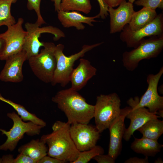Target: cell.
<instances>
[{
    "mask_svg": "<svg viewBox=\"0 0 163 163\" xmlns=\"http://www.w3.org/2000/svg\"><path fill=\"white\" fill-rule=\"evenodd\" d=\"M52 101L64 113L70 125L88 124L94 118V105L87 103L78 91L71 87L57 92Z\"/></svg>",
    "mask_w": 163,
    "mask_h": 163,
    "instance_id": "cell-1",
    "label": "cell"
},
{
    "mask_svg": "<svg viewBox=\"0 0 163 163\" xmlns=\"http://www.w3.org/2000/svg\"><path fill=\"white\" fill-rule=\"evenodd\" d=\"M70 125L67 122L56 121L52 126V132L43 135L40 139L47 145L48 156L72 163L80 152L71 137Z\"/></svg>",
    "mask_w": 163,
    "mask_h": 163,
    "instance_id": "cell-2",
    "label": "cell"
},
{
    "mask_svg": "<svg viewBox=\"0 0 163 163\" xmlns=\"http://www.w3.org/2000/svg\"><path fill=\"white\" fill-rule=\"evenodd\" d=\"M103 43L101 42L91 45H84L79 52L69 56H66L63 53V45L59 44L56 45L54 53L56 60V67L51 83L52 85L54 86L59 84L62 87L66 86L70 82L75 61L84 56L87 52Z\"/></svg>",
    "mask_w": 163,
    "mask_h": 163,
    "instance_id": "cell-3",
    "label": "cell"
},
{
    "mask_svg": "<svg viewBox=\"0 0 163 163\" xmlns=\"http://www.w3.org/2000/svg\"><path fill=\"white\" fill-rule=\"evenodd\" d=\"M163 49V35L152 36L146 39L144 38L136 47L123 53V65L127 70L133 71L141 61L156 57Z\"/></svg>",
    "mask_w": 163,
    "mask_h": 163,
    "instance_id": "cell-4",
    "label": "cell"
},
{
    "mask_svg": "<svg viewBox=\"0 0 163 163\" xmlns=\"http://www.w3.org/2000/svg\"><path fill=\"white\" fill-rule=\"evenodd\" d=\"M121 104L120 98L116 93L101 94L97 96L94 117L95 127L100 133L108 129L119 116L121 110Z\"/></svg>",
    "mask_w": 163,
    "mask_h": 163,
    "instance_id": "cell-5",
    "label": "cell"
},
{
    "mask_svg": "<svg viewBox=\"0 0 163 163\" xmlns=\"http://www.w3.org/2000/svg\"><path fill=\"white\" fill-rule=\"evenodd\" d=\"M43 49L36 56L28 59L34 75L45 83H51L56 67L54 51L55 45L52 42H43Z\"/></svg>",
    "mask_w": 163,
    "mask_h": 163,
    "instance_id": "cell-6",
    "label": "cell"
},
{
    "mask_svg": "<svg viewBox=\"0 0 163 163\" xmlns=\"http://www.w3.org/2000/svg\"><path fill=\"white\" fill-rule=\"evenodd\" d=\"M7 116L12 120L13 125L8 131L0 128L2 134L5 135L7 137L6 141L0 145V150L13 151L25 133L31 136L39 135L41 129L44 127L31 121L24 122L14 112L8 113Z\"/></svg>",
    "mask_w": 163,
    "mask_h": 163,
    "instance_id": "cell-7",
    "label": "cell"
},
{
    "mask_svg": "<svg viewBox=\"0 0 163 163\" xmlns=\"http://www.w3.org/2000/svg\"><path fill=\"white\" fill-rule=\"evenodd\" d=\"M27 35L23 50L27 54V59L39 53L40 48L43 46V42L39 40V38L43 33H48L54 35V40L57 41L62 37H65L64 33L56 27L48 26L40 27L35 23L29 22L25 24Z\"/></svg>",
    "mask_w": 163,
    "mask_h": 163,
    "instance_id": "cell-8",
    "label": "cell"
},
{
    "mask_svg": "<svg viewBox=\"0 0 163 163\" xmlns=\"http://www.w3.org/2000/svg\"><path fill=\"white\" fill-rule=\"evenodd\" d=\"M127 24L124 27L120 37V40L129 48H135L145 37L163 35L162 13L157 14L149 24L136 31L131 30Z\"/></svg>",
    "mask_w": 163,
    "mask_h": 163,
    "instance_id": "cell-9",
    "label": "cell"
},
{
    "mask_svg": "<svg viewBox=\"0 0 163 163\" xmlns=\"http://www.w3.org/2000/svg\"><path fill=\"white\" fill-rule=\"evenodd\" d=\"M24 22L23 19L20 18L15 24L8 27L5 32L0 34V37L5 43V49L0 60H5L23 50L27 35L26 31L22 27Z\"/></svg>",
    "mask_w": 163,
    "mask_h": 163,
    "instance_id": "cell-10",
    "label": "cell"
},
{
    "mask_svg": "<svg viewBox=\"0 0 163 163\" xmlns=\"http://www.w3.org/2000/svg\"><path fill=\"white\" fill-rule=\"evenodd\" d=\"M70 135L75 146L80 152L89 150L96 145L100 133L95 127L75 123L70 125Z\"/></svg>",
    "mask_w": 163,
    "mask_h": 163,
    "instance_id": "cell-11",
    "label": "cell"
},
{
    "mask_svg": "<svg viewBox=\"0 0 163 163\" xmlns=\"http://www.w3.org/2000/svg\"><path fill=\"white\" fill-rule=\"evenodd\" d=\"M139 98L136 96L134 98H130L127 101L130 107L126 117L130 120L128 127L125 129L123 138L129 141L134 133L149 120L159 117L157 114L151 113L145 107H138L136 104Z\"/></svg>",
    "mask_w": 163,
    "mask_h": 163,
    "instance_id": "cell-12",
    "label": "cell"
},
{
    "mask_svg": "<svg viewBox=\"0 0 163 163\" xmlns=\"http://www.w3.org/2000/svg\"><path fill=\"white\" fill-rule=\"evenodd\" d=\"M163 74L162 67L156 74L148 75L147 89L137 103V107H147L149 112L156 114L158 111L163 110V97L160 96L158 92V83Z\"/></svg>",
    "mask_w": 163,
    "mask_h": 163,
    "instance_id": "cell-13",
    "label": "cell"
},
{
    "mask_svg": "<svg viewBox=\"0 0 163 163\" xmlns=\"http://www.w3.org/2000/svg\"><path fill=\"white\" fill-rule=\"evenodd\" d=\"M130 108L129 107H126L121 109L119 115L108 128L110 138L108 154L115 160L121 152L122 140L125 128L124 120Z\"/></svg>",
    "mask_w": 163,
    "mask_h": 163,
    "instance_id": "cell-14",
    "label": "cell"
},
{
    "mask_svg": "<svg viewBox=\"0 0 163 163\" xmlns=\"http://www.w3.org/2000/svg\"><path fill=\"white\" fill-rule=\"evenodd\" d=\"M27 59L24 50L7 59L0 73V80L4 82L18 83L23 80L22 69L24 62Z\"/></svg>",
    "mask_w": 163,
    "mask_h": 163,
    "instance_id": "cell-15",
    "label": "cell"
},
{
    "mask_svg": "<svg viewBox=\"0 0 163 163\" xmlns=\"http://www.w3.org/2000/svg\"><path fill=\"white\" fill-rule=\"evenodd\" d=\"M135 11L133 4L123 0L116 9L108 7L110 17V33L121 31L125 26L128 24Z\"/></svg>",
    "mask_w": 163,
    "mask_h": 163,
    "instance_id": "cell-16",
    "label": "cell"
},
{
    "mask_svg": "<svg viewBox=\"0 0 163 163\" xmlns=\"http://www.w3.org/2000/svg\"><path fill=\"white\" fill-rule=\"evenodd\" d=\"M97 71V69L88 60L80 59L78 65L74 69L71 74V88L77 91L81 90L89 80L96 75Z\"/></svg>",
    "mask_w": 163,
    "mask_h": 163,
    "instance_id": "cell-17",
    "label": "cell"
},
{
    "mask_svg": "<svg viewBox=\"0 0 163 163\" xmlns=\"http://www.w3.org/2000/svg\"><path fill=\"white\" fill-rule=\"evenodd\" d=\"M57 12L58 19L64 27H75L78 30H83L85 28L82 23L93 26L92 23L97 21L95 19L100 18L98 14L94 16L86 17L74 11H65L59 10Z\"/></svg>",
    "mask_w": 163,
    "mask_h": 163,
    "instance_id": "cell-18",
    "label": "cell"
},
{
    "mask_svg": "<svg viewBox=\"0 0 163 163\" xmlns=\"http://www.w3.org/2000/svg\"><path fill=\"white\" fill-rule=\"evenodd\" d=\"M163 146L158 140L142 136L140 139L135 137L130 148L135 152L148 157L155 156L160 152Z\"/></svg>",
    "mask_w": 163,
    "mask_h": 163,
    "instance_id": "cell-19",
    "label": "cell"
},
{
    "mask_svg": "<svg viewBox=\"0 0 163 163\" xmlns=\"http://www.w3.org/2000/svg\"><path fill=\"white\" fill-rule=\"evenodd\" d=\"M19 153L26 155L37 162L47 155L48 148L46 144L40 139H32L18 148Z\"/></svg>",
    "mask_w": 163,
    "mask_h": 163,
    "instance_id": "cell-20",
    "label": "cell"
},
{
    "mask_svg": "<svg viewBox=\"0 0 163 163\" xmlns=\"http://www.w3.org/2000/svg\"><path fill=\"white\" fill-rule=\"evenodd\" d=\"M157 15L155 10L143 7L140 10L134 12L128 26L132 30H138L152 22Z\"/></svg>",
    "mask_w": 163,
    "mask_h": 163,
    "instance_id": "cell-21",
    "label": "cell"
},
{
    "mask_svg": "<svg viewBox=\"0 0 163 163\" xmlns=\"http://www.w3.org/2000/svg\"><path fill=\"white\" fill-rule=\"evenodd\" d=\"M137 130L142 134L143 137L158 140L163 133V121L158 118L152 119Z\"/></svg>",
    "mask_w": 163,
    "mask_h": 163,
    "instance_id": "cell-22",
    "label": "cell"
},
{
    "mask_svg": "<svg viewBox=\"0 0 163 163\" xmlns=\"http://www.w3.org/2000/svg\"><path fill=\"white\" fill-rule=\"evenodd\" d=\"M0 100L5 102L11 106L17 111L18 115L24 122L31 121L37 125L44 127L46 125V123L38 117L35 114L28 112L23 106L3 97L0 94Z\"/></svg>",
    "mask_w": 163,
    "mask_h": 163,
    "instance_id": "cell-23",
    "label": "cell"
},
{
    "mask_svg": "<svg viewBox=\"0 0 163 163\" xmlns=\"http://www.w3.org/2000/svg\"><path fill=\"white\" fill-rule=\"evenodd\" d=\"M92 9L90 0H61L59 10L65 11H79L89 13Z\"/></svg>",
    "mask_w": 163,
    "mask_h": 163,
    "instance_id": "cell-24",
    "label": "cell"
},
{
    "mask_svg": "<svg viewBox=\"0 0 163 163\" xmlns=\"http://www.w3.org/2000/svg\"><path fill=\"white\" fill-rule=\"evenodd\" d=\"M11 2L0 0V27L5 25L7 27L16 22L11 13Z\"/></svg>",
    "mask_w": 163,
    "mask_h": 163,
    "instance_id": "cell-25",
    "label": "cell"
},
{
    "mask_svg": "<svg viewBox=\"0 0 163 163\" xmlns=\"http://www.w3.org/2000/svg\"><path fill=\"white\" fill-rule=\"evenodd\" d=\"M104 153L103 148L96 145L89 150L80 152L77 158L72 163H87L96 156Z\"/></svg>",
    "mask_w": 163,
    "mask_h": 163,
    "instance_id": "cell-26",
    "label": "cell"
},
{
    "mask_svg": "<svg viewBox=\"0 0 163 163\" xmlns=\"http://www.w3.org/2000/svg\"><path fill=\"white\" fill-rule=\"evenodd\" d=\"M41 0H27V7L29 10H34L37 17L35 23L39 26L44 24L46 22L43 19L41 14L40 5Z\"/></svg>",
    "mask_w": 163,
    "mask_h": 163,
    "instance_id": "cell-27",
    "label": "cell"
},
{
    "mask_svg": "<svg viewBox=\"0 0 163 163\" xmlns=\"http://www.w3.org/2000/svg\"><path fill=\"white\" fill-rule=\"evenodd\" d=\"M135 3L137 5L154 10L157 8L161 9L163 8V0H138Z\"/></svg>",
    "mask_w": 163,
    "mask_h": 163,
    "instance_id": "cell-28",
    "label": "cell"
},
{
    "mask_svg": "<svg viewBox=\"0 0 163 163\" xmlns=\"http://www.w3.org/2000/svg\"><path fill=\"white\" fill-rule=\"evenodd\" d=\"M93 159L98 163H114L115 159L108 154L104 155L103 154L97 155Z\"/></svg>",
    "mask_w": 163,
    "mask_h": 163,
    "instance_id": "cell-29",
    "label": "cell"
},
{
    "mask_svg": "<svg viewBox=\"0 0 163 163\" xmlns=\"http://www.w3.org/2000/svg\"><path fill=\"white\" fill-rule=\"evenodd\" d=\"M14 163H37V162L29 156L20 153L17 157L14 159Z\"/></svg>",
    "mask_w": 163,
    "mask_h": 163,
    "instance_id": "cell-30",
    "label": "cell"
},
{
    "mask_svg": "<svg viewBox=\"0 0 163 163\" xmlns=\"http://www.w3.org/2000/svg\"><path fill=\"white\" fill-rule=\"evenodd\" d=\"M97 1L100 7V12L98 14L102 19H105L108 15V6L105 3L103 0H97Z\"/></svg>",
    "mask_w": 163,
    "mask_h": 163,
    "instance_id": "cell-31",
    "label": "cell"
},
{
    "mask_svg": "<svg viewBox=\"0 0 163 163\" xmlns=\"http://www.w3.org/2000/svg\"><path fill=\"white\" fill-rule=\"evenodd\" d=\"M66 161L48 155H46L39 160L37 163H65Z\"/></svg>",
    "mask_w": 163,
    "mask_h": 163,
    "instance_id": "cell-32",
    "label": "cell"
},
{
    "mask_svg": "<svg viewBox=\"0 0 163 163\" xmlns=\"http://www.w3.org/2000/svg\"><path fill=\"white\" fill-rule=\"evenodd\" d=\"M148 157L145 158H139L136 157H130L126 160L125 163H149Z\"/></svg>",
    "mask_w": 163,
    "mask_h": 163,
    "instance_id": "cell-33",
    "label": "cell"
},
{
    "mask_svg": "<svg viewBox=\"0 0 163 163\" xmlns=\"http://www.w3.org/2000/svg\"><path fill=\"white\" fill-rule=\"evenodd\" d=\"M105 3L109 7H114L119 5L124 0H103Z\"/></svg>",
    "mask_w": 163,
    "mask_h": 163,
    "instance_id": "cell-34",
    "label": "cell"
},
{
    "mask_svg": "<svg viewBox=\"0 0 163 163\" xmlns=\"http://www.w3.org/2000/svg\"><path fill=\"white\" fill-rule=\"evenodd\" d=\"M1 158L2 163H14V159L11 155H4Z\"/></svg>",
    "mask_w": 163,
    "mask_h": 163,
    "instance_id": "cell-35",
    "label": "cell"
},
{
    "mask_svg": "<svg viewBox=\"0 0 163 163\" xmlns=\"http://www.w3.org/2000/svg\"><path fill=\"white\" fill-rule=\"evenodd\" d=\"M5 46V43L3 39L0 37V59L4 52Z\"/></svg>",
    "mask_w": 163,
    "mask_h": 163,
    "instance_id": "cell-36",
    "label": "cell"
},
{
    "mask_svg": "<svg viewBox=\"0 0 163 163\" xmlns=\"http://www.w3.org/2000/svg\"><path fill=\"white\" fill-rule=\"evenodd\" d=\"M54 2V5L55 11L57 12L59 10L61 0H51Z\"/></svg>",
    "mask_w": 163,
    "mask_h": 163,
    "instance_id": "cell-37",
    "label": "cell"
},
{
    "mask_svg": "<svg viewBox=\"0 0 163 163\" xmlns=\"http://www.w3.org/2000/svg\"><path fill=\"white\" fill-rule=\"evenodd\" d=\"M156 114L158 116L160 117H163V110H161L158 111L156 113Z\"/></svg>",
    "mask_w": 163,
    "mask_h": 163,
    "instance_id": "cell-38",
    "label": "cell"
},
{
    "mask_svg": "<svg viewBox=\"0 0 163 163\" xmlns=\"http://www.w3.org/2000/svg\"><path fill=\"white\" fill-rule=\"evenodd\" d=\"M155 163H163L162 159L160 158H158L154 161Z\"/></svg>",
    "mask_w": 163,
    "mask_h": 163,
    "instance_id": "cell-39",
    "label": "cell"
},
{
    "mask_svg": "<svg viewBox=\"0 0 163 163\" xmlns=\"http://www.w3.org/2000/svg\"><path fill=\"white\" fill-rule=\"evenodd\" d=\"M1 0L11 2L12 3V4H14V3H15L17 2V0Z\"/></svg>",
    "mask_w": 163,
    "mask_h": 163,
    "instance_id": "cell-40",
    "label": "cell"
},
{
    "mask_svg": "<svg viewBox=\"0 0 163 163\" xmlns=\"http://www.w3.org/2000/svg\"><path fill=\"white\" fill-rule=\"evenodd\" d=\"M136 0H128V2L133 4Z\"/></svg>",
    "mask_w": 163,
    "mask_h": 163,
    "instance_id": "cell-41",
    "label": "cell"
},
{
    "mask_svg": "<svg viewBox=\"0 0 163 163\" xmlns=\"http://www.w3.org/2000/svg\"><path fill=\"white\" fill-rule=\"evenodd\" d=\"M0 163H2V160L1 158H0Z\"/></svg>",
    "mask_w": 163,
    "mask_h": 163,
    "instance_id": "cell-42",
    "label": "cell"
}]
</instances>
